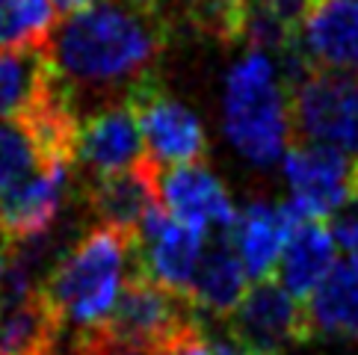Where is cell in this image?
Instances as JSON below:
<instances>
[{
    "mask_svg": "<svg viewBox=\"0 0 358 355\" xmlns=\"http://www.w3.org/2000/svg\"><path fill=\"white\" fill-rule=\"evenodd\" d=\"M163 45L166 24L119 0L69 15L45 45V57L80 113L86 101L116 104V92L127 98L136 83L155 78Z\"/></svg>",
    "mask_w": 358,
    "mask_h": 355,
    "instance_id": "1",
    "label": "cell"
},
{
    "mask_svg": "<svg viewBox=\"0 0 358 355\" xmlns=\"http://www.w3.org/2000/svg\"><path fill=\"white\" fill-rule=\"evenodd\" d=\"M131 234L95 225L50 266L45 294L62 323L78 326V335L110 320L131 273Z\"/></svg>",
    "mask_w": 358,
    "mask_h": 355,
    "instance_id": "2",
    "label": "cell"
},
{
    "mask_svg": "<svg viewBox=\"0 0 358 355\" xmlns=\"http://www.w3.org/2000/svg\"><path fill=\"white\" fill-rule=\"evenodd\" d=\"M222 128L252 166L266 169L285 160L293 143V113L270 54L246 50L231 66L222 95Z\"/></svg>",
    "mask_w": 358,
    "mask_h": 355,
    "instance_id": "3",
    "label": "cell"
},
{
    "mask_svg": "<svg viewBox=\"0 0 358 355\" xmlns=\"http://www.w3.org/2000/svg\"><path fill=\"white\" fill-rule=\"evenodd\" d=\"M293 133L358 160V71L311 68L290 95Z\"/></svg>",
    "mask_w": 358,
    "mask_h": 355,
    "instance_id": "4",
    "label": "cell"
},
{
    "mask_svg": "<svg viewBox=\"0 0 358 355\" xmlns=\"http://www.w3.org/2000/svg\"><path fill=\"white\" fill-rule=\"evenodd\" d=\"M193 311L196 308L189 305V299L178 296L172 290L160 287L157 282H151L148 275L131 270L110 320L98 328H104L116 340L155 352L166 340L178 338L189 326L199 323Z\"/></svg>",
    "mask_w": 358,
    "mask_h": 355,
    "instance_id": "5",
    "label": "cell"
},
{
    "mask_svg": "<svg viewBox=\"0 0 358 355\" xmlns=\"http://www.w3.org/2000/svg\"><path fill=\"white\" fill-rule=\"evenodd\" d=\"M290 205L326 222L358 193V160L323 143H290L285 154Z\"/></svg>",
    "mask_w": 358,
    "mask_h": 355,
    "instance_id": "6",
    "label": "cell"
},
{
    "mask_svg": "<svg viewBox=\"0 0 358 355\" xmlns=\"http://www.w3.org/2000/svg\"><path fill=\"white\" fill-rule=\"evenodd\" d=\"M124 101L139 122L148 157L160 169L187 166V163L204 160V154H208L204 124L189 107H184L172 95H166L155 78L136 83Z\"/></svg>",
    "mask_w": 358,
    "mask_h": 355,
    "instance_id": "7",
    "label": "cell"
},
{
    "mask_svg": "<svg viewBox=\"0 0 358 355\" xmlns=\"http://www.w3.org/2000/svg\"><path fill=\"white\" fill-rule=\"evenodd\" d=\"M204 249H208V234L178 222L172 213L155 205L134 234L131 270L187 299Z\"/></svg>",
    "mask_w": 358,
    "mask_h": 355,
    "instance_id": "8",
    "label": "cell"
},
{
    "mask_svg": "<svg viewBox=\"0 0 358 355\" xmlns=\"http://www.w3.org/2000/svg\"><path fill=\"white\" fill-rule=\"evenodd\" d=\"M228 338L261 355H285V349L311 338L305 302L293 299L275 278L255 282L246 290L237 311L228 317Z\"/></svg>",
    "mask_w": 358,
    "mask_h": 355,
    "instance_id": "9",
    "label": "cell"
},
{
    "mask_svg": "<svg viewBox=\"0 0 358 355\" xmlns=\"http://www.w3.org/2000/svg\"><path fill=\"white\" fill-rule=\"evenodd\" d=\"M145 157V139L127 101L86 113L74 145V163L83 169V181L136 169Z\"/></svg>",
    "mask_w": 358,
    "mask_h": 355,
    "instance_id": "10",
    "label": "cell"
},
{
    "mask_svg": "<svg viewBox=\"0 0 358 355\" xmlns=\"http://www.w3.org/2000/svg\"><path fill=\"white\" fill-rule=\"evenodd\" d=\"M157 198L160 208L172 213L178 222L193 225L204 234H231L240 213L231 196H228L225 184L204 163L160 169Z\"/></svg>",
    "mask_w": 358,
    "mask_h": 355,
    "instance_id": "11",
    "label": "cell"
},
{
    "mask_svg": "<svg viewBox=\"0 0 358 355\" xmlns=\"http://www.w3.org/2000/svg\"><path fill=\"white\" fill-rule=\"evenodd\" d=\"M71 163L48 160L27 181L15 184L0 196V237L3 243L45 237L57 225L62 201L69 193Z\"/></svg>",
    "mask_w": 358,
    "mask_h": 355,
    "instance_id": "12",
    "label": "cell"
},
{
    "mask_svg": "<svg viewBox=\"0 0 358 355\" xmlns=\"http://www.w3.org/2000/svg\"><path fill=\"white\" fill-rule=\"evenodd\" d=\"M308 219L302 210H296L285 201V205H273L266 198H255L237 213V222L231 228V246L246 266V275L252 282H264L273 278L278 270V261L285 255V246L296 225Z\"/></svg>",
    "mask_w": 358,
    "mask_h": 355,
    "instance_id": "13",
    "label": "cell"
},
{
    "mask_svg": "<svg viewBox=\"0 0 358 355\" xmlns=\"http://www.w3.org/2000/svg\"><path fill=\"white\" fill-rule=\"evenodd\" d=\"M157 178H160V166L151 157H145L136 169L83 181L86 208L95 213L98 225L116 228V231L134 237L139 222L145 219V213L155 205H160Z\"/></svg>",
    "mask_w": 358,
    "mask_h": 355,
    "instance_id": "14",
    "label": "cell"
},
{
    "mask_svg": "<svg viewBox=\"0 0 358 355\" xmlns=\"http://www.w3.org/2000/svg\"><path fill=\"white\" fill-rule=\"evenodd\" d=\"M299 45L311 68L358 71V0H311Z\"/></svg>",
    "mask_w": 358,
    "mask_h": 355,
    "instance_id": "15",
    "label": "cell"
},
{
    "mask_svg": "<svg viewBox=\"0 0 358 355\" xmlns=\"http://www.w3.org/2000/svg\"><path fill=\"white\" fill-rule=\"evenodd\" d=\"M338 266V243L326 222L302 219L290 234L285 255L278 261L275 282L293 299L308 302L311 294L326 282V275Z\"/></svg>",
    "mask_w": 358,
    "mask_h": 355,
    "instance_id": "16",
    "label": "cell"
},
{
    "mask_svg": "<svg viewBox=\"0 0 358 355\" xmlns=\"http://www.w3.org/2000/svg\"><path fill=\"white\" fill-rule=\"evenodd\" d=\"M249 290V275L228 234H216L199 261L189 284V305L228 320Z\"/></svg>",
    "mask_w": 358,
    "mask_h": 355,
    "instance_id": "17",
    "label": "cell"
},
{
    "mask_svg": "<svg viewBox=\"0 0 358 355\" xmlns=\"http://www.w3.org/2000/svg\"><path fill=\"white\" fill-rule=\"evenodd\" d=\"M62 317L42 290L27 299L0 302V355H59Z\"/></svg>",
    "mask_w": 358,
    "mask_h": 355,
    "instance_id": "18",
    "label": "cell"
},
{
    "mask_svg": "<svg viewBox=\"0 0 358 355\" xmlns=\"http://www.w3.org/2000/svg\"><path fill=\"white\" fill-rule=\"evenodd\" d=\"M305 320L311 338L326 335L358 340V273L350 263H338L311 294L305 302Z\"/></svg>",
    "mask_w": 358,
    "mask_h": 355,
    "instance_id": "19",
    "label": "cell"
},
{
    "mask_svg": "<svg viewBox=\"0 0 358 355\" xmlns=\"http://www.w3.org/2000/svg\"><path fill=\"white\" fill-rule=\"evenodd\" d=\"M50 80V62L42 50L0 54V119H21Z\"/></svg>",
    "mask_w": 358,
    "mask_h": 355,
    "instance_id": "20",
    "label": "cell"
},
{
    "mask_svg": "<svg viewBox=\"0 0 358 355\" xmlns=\"http://www.w3.org/2000/svg\"><path fill=\"white\" fill-rule=\"evenodd\" d=\"M57 30L50 0H6L0 3V54L42 50Z\"/></svg>",
    "mask_w": 358,
    "mask_h": 355,
    "instance_id": "21",
    "label": "cell"
},
{
    "mask_svg": "<svg viewBox=\"0 0 358 355\" xmlns=\"http://www.w3.org/2000/svg\"><path fill=\"white\" fill-rule=\"evenodd\" d=\"M42 154L24 124L0 119V196L42 169Z\"/></svg>",
    "mask_w": 358,
    "mask_h": 355,
    "instance_id": "22",
    "label": "cell"
},
{
    "mask_svg": "<svg viewBox=\"0 0 358 355\" xmlns=\"http://www.w3.org/2000/svg\"><path fill=\"white\" fill-rule=\"evenodd\" d=\"M329 231L335 237L338 249L347 252V258L358 255V193L329 219Z\"/></svg>",
    "mask_w": 358,
    "mask_h": 355,
    "instance_id": "23",
    "label": "cell"
},
{
    "mask_svg": "<svg viewBox=\"0 0 358 355\" xmlns=\"http://www.w3.org/2000/svg\"><path fill=\"white\" fill-rule=\"evenodd\" d=\"M155 355H213V344H208L201 326H189L187 332H181L178 338L166 340L160 349H155Z\"/></svg>",
    "mask_w": 358,
    "mask_h": 355,
    "instance_id": "24",
    "label": "cell"
},
{
    "mask_svg": "<svg viewBox=\"0 0 358 355\" xmlns=\"http://www.w3.org/2000/svg\"><path fill=\"white\" fill-rule=\"evenodd\" d=\"M50 3H54V9L62 12V15H78V12H86V9L98 6L101 0H50Z\"/></svg>",
    "mask_w": 358,
    "mask_h": 355,
    "instance_id": "25",
    "label": "cell"
},
{
    "mask_svg": "<svg viewBox=\"0 0 358 355\" xmlns=\"http://www.w3.org/2000/svg\"><path fill=\"white\" fill-rule=\"evenodd\" d=\"M213 355H261V352H252L249 347L237 344L234 338H222V340L213 344Z\"/></svg>",
    "mask_w": 358,
    "mask_h": 355,
    "instance_id": "26",
    "label": "cell"
},
{
    "mask_svg": "<svg viewBox=\"0 0 358 355\" xmlns=\"http://www.w3.org/2000/svg\"><path fill=\"white\" fill-rule=\"evenodd\" d=\"M213 3L222 6L225 12H231V15H237L243 21V3H246V0H213Z\"/></svg>",
    "mask_w": 358,
    "mask_h": 355,
    "instance_id": "27",
    "label": "cell"
},
{
    "mask_svg": "<svg viewBox=\"0 0 358 355\" xmlns=\"http://www.w3.org/2000/svg\"><path fill=\"white\" fill-rule=\"evenodd\" d=\"M3 266H6V246H0V278H3Z\"/></svg>",
    "mask_w": 358,
    "mask_h": 355,
    "instance_id": "28",
    "label": "cell"
},
{
    "mask_svg": "<svg viewBox=\"0 0 358 355\" xmlns=\"http://www.w3.org/2000/svg\"><path fill=\"white\" fill-rule=\"evenodd\" d=\"M69 355H74V349H71V352H69Z\"/></svg>",
    "mask_w": 358,
    "mask_h": 355,
    "instance_id": "29",
    "label": "cell"
},
{
    "mask_svg": "<svg viewBox=\"0 0 358 355\" xmlns=\"http://www.w3.org/2000/svg\"><path fill=\"white\" fill-rule=\"evenodd\" d=\"M0 3H6V0H0Z\"/></svg>",
    "mask_w": 358,
    "mask_h": 355,
    "instance_id": "30",
    "label": "cell"
}]
</instances>
